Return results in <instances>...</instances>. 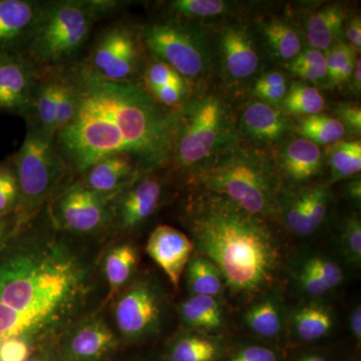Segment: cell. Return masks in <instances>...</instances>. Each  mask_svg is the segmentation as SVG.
I'll return each mask as SVG.
<instances>
[{
  "instance_id": "1",
  "label": "cell",
  "mask_w": 361,
  "mask_h": 361,
  "mask_svg": "<svg viewBox=\"0 0 361 361\" xmlns=\"http://www.w3.org/2000/svg\"><path fill=\"white\" fill-rule=\"evenodd\" d=\"M49 217L18 228L0 248V344L21 339L35 349L54 345L90 314L92 258Z\"/></svg>"
},
{
  "instance_id": "2",
  "label": "cell",
  "mask_w": 361,
  "mask_h": 361,
  "mask_svg": "<svg viewBox=\"0 0 361 361\" xmlns=\"http://www.w3.org/2000/svg\"><path fill=\"white\" fill-rule=\"evenodd\" d=\"M66 71L77 106L71 122L54 135V146L68 170L84 174L116 155L134 159L141 173L170 161L176 113L164 111L140 85L108 80L87 63Z\"/></svg>"
},
{
  "instance_id": "3",
  "label": "cell",
  "mask_w": 361,
  "mask_h": 361,
  "mask_svg": "<svg viewBox=\"0 0 361 361\" xmlns=\"http://www.w3.org/2000/svg\"><path fill=\"white\" fill-rule=\"evenodd\" d=\"M188 223L194 246L217 266L233 293L254 295L276 279L280 247L261 218L209 193L191 206Z\"/></svg>"
},
{
  "instance_id": "4",
  "label": "cell",
  "mask_w": 361,
  "mask_h": 361,
  "mask_svg": "<svg viewBox=\"0 0 361 361\" xmlns=\"http://www.w3.org/2000/svg\"><path fill=\"white\" fill-rule=\"evenodd\" d=\"M199 182L256 217L277 210V175L267 157L248 148L232 147L201 168Z\"/></svg>"
},
{
  "instance_id": "5",
  "label": "cell",
  "mask_w": 361,
  "mask_h": 361,
  "mask_svg": "<svg viewBox=\"0 0 361 361\" xmlns=\"http://www.w3.org/2000/svg\"><path fill=\"white\" fill-rule=\"evenodd\" d=\"M99 14L94 1L66 0L42 4L23 54L35 66H66L89 39Z\"/></svg>"
},
{
  "instance_id": "6",
  "label": "cell",
  "mask_w": 361,
  "mask_h": 361,
  "mask_svg": "<svg viewBox=\"0 0 361 361\" xmlns=\"http://www.w3.org/2000/svg\"><path fill=\"white\" fill-rule=\"evenodd\" d=\"M234 137L224 102L215 96L197 97L176 113L172 157L180 167L203 168L234 147Z\"/></svg>"
},
{
  "instance_id": "7",
  "label": "cell",
  "mask_w": 361,
  "mask_h": 361,
  "mask_svg": "<svg viewBox=\"0 0 361 361\" xmlns=\"http://www.w3.org/2000/svg\"><path fill=\"white\" fill-rule=\"evenodd\" d=\"M28 125L23 145L9 159L18 185L16 230L32 220L45 202L56 194L68 171L54 139L35 123Z\"/></svg>"
},
{
  "instance_id": "8",
  "label": "cell",
  "mask_w": 361,
  "mask_h": 361,
  "mask_svg": "<svg viewBox=\"0 0 361 361\" xmlns=\"http://www.w3.org/2000/svg\"><path fill=\"white\" fill-rule=\"evenodd\" d=\"M142 44L158 61L174 68L180 77L197 78L206 73L209 52L205 39L191 26L164 20L146 26Z\"/></svg>"
},
{
  "instance_id": "9",
  "label": "cell",
  "mask_w": 361,
  "mask_h": 361,
  "mask_svg": "<svg viewBox=\"0 0 361 361\" xmlns=\"http://www.w3.org/2000/svg\"><path fill=\"white\" fill-rule=\"evenodd\" d=\"M164 297L153 280L142 278L116 297L114 319L123 339L137 342L155 336L163 317Z\"/></svg>"
},
{
  "instance_id": "10",
  "label": "cell",
  "mask_w": 361,
  "mask_h": 361,
  "mask_svg": "<svg viewBox=\"0 0 361 361\" xmlns=\"http://www.w3.org/2000/svg\"><path fill=\"white\" fill-rule=\"evenodd\" d=\"M116 194L92 191L82 182L65 188L51 207L52 222L61 231L92 234L113 219V202Z\"/></svg>"
},
{
  "instance_id": "11",
  "label": "cell",
  "mask_w": 361,
  "mask_h": 361,
  "mask_svg": "<svg viewBox=\"0 0 361 361\" xmlns=\"http://www.w3.org/2000/svg\"><path fill=\"white\" fill-rule=\"evenodd\" d=\"M118 339L103 317L87 314L54 343L58 361H103L116 350Z\"/></svg>"
},
{
  "instance_id": "12",
  "label": "cell",
  "mask_w": 361,
  "mask_h": 361,
  "mask_svg": "<svg viewBox=\"0 0 361 361\" xmlns=\"http://www.w3.org/2000/svg\"><path fill=\"white\" fill-rule=\"evenodd\" d=\"M139 63V44L135 33L127 26L115 25L97 40L87 65L108 80L128 82L137 73Z\"/></svg>"
},
{
  "instance_id": "13",
  "label": "cell",
  "mask_w": 361,
  "mask_h": 361,
  "mask_svg": "<svg viewBox=\"0 0 361 361\" xmlns=\"http://www.w3.org/2000/svg\"><path fill=\"white\" fill-rule=\"evenodd\" d=\"M39 80L35 66L23 52L0 51V111L28 116Z\"/></svg>"
},
{
  "instance_id": "14",
  "label": "cell",
  "mask_w": 361,
  "mask_h": 361,
  "mask_svg": "<svg viewBox=\"0 0 361 361\" xmlns=\"http://www.w3.org/2000/svg\"><path fill=\"white\" fill-rule=\"evenodd\" d=\"M161 198V186L156 178H137L116 194L111 221L120 230L134 229L154 215Z\"/></svg>"
},
{
  "instance_id": "15",
  "label": "cell",
  "mask_w": 361,
  "mask_h": 361,
  "mask_svg": "<svg viewBox=\"0 0 361 361\" xmlns=\"http://www.w3.org/2000/svg\"><path fill=\"white\" fill-rule=\"evenodd\" d=\"M194 248L193 242L185 233L171 226L160 225L149 235L146 251L171 284L178 288Z\"/></svg>"
},
{
  "instance_id": "16",
  "label": "cell",
  "mask_w": 361,
  "mask_h": 361,
  "mask_svg": "<svg viewBox=\"0 0 361 361\" xmlns=\"http://www.w3.org/2000/svg\"><path fill=\"white\" fill-rule=\"evenodd\" d=\"M330 200L329 187L314 185L293 195L283 209L285 224L300 236L314 233L322 224Z\"/></svg>"
},
{
  "instance_id": "17",
  "label": "cell",
  "mask_w": 361,
  "mask_h": 361,
  "mask_svg": "<svg viewBox=\"0 0 361 361\" xmlns=\"http://www.w3.org/2000/svg\"><path fill=\"white\" fill-rule=\"evenodd\" d=\"M40 6L30 0H0V51L23 52Z\"/></svg>"
},
{
  "instance_id": "18",
  "label": "cell",
  "mask_w": 361,
  "mask_h": 361,
  "mask_svg": "<svg viewBox=\"0 0 361 361\" xmlns=\"http://www.w3.org/2000/svg\"><path fill=\"white\" fill-rule=\"evenodd\" d=\"M140 173L139 165L130 156H111L85 172L82 183L97 193L118 194L137 180Z\"/></svg>"
},
{
  "instance_id": "19",
  "label": "cell",
  "mask_w": 361,
  "mask_h": 361,
  "mask_svg": "<svg viewBox=\"0 0 361 361\" xmlns=\"http://www.w3.org/2000/svg\"><path fill=\"white\" fill-rule=\"evenodd\" d=\"M220 44L225 68L230 77L244 80L257 71V51L246 30L239 26L226 28Z\"/></svg>"
},
{
  "instance_id": "20",
  "label": "cell",
  "mask_w": 361,
  "mask_h": 361,
  "mask_svg": "<svg viewBox=\"0 0 361 361\" xmlns=\"http://www.w3.org/2000/svg\"><path fill=\"white\" fill-rule=\"evenodd\" d=\"M278 164L285 177L294 182H303L319 174L323 164L322 152L314 142L299 137L282 147Z\"/></svg>"
},
{
  "instance_id": "21",
  "label": "cell",
  "mask_w": 361,
  "mask_h": 361,
  "mask_svg": "<svg viewBox=\"0 0 361 361\" xmlns=\"http://www.w3.org/2000/svg\"><path fill=\"white\" fill-rule=\"evenodd\" d=\"M241 127L251 139L270 144L283 137L287 123L276 109L262 102H255L242 114Z\"/></svg>"
},
{
  "instance_id": "22",
  "label": "cell",
  "mask_w": 361,
  "mask_h": 361,
  "mask_svg": "<svg viewBox=\"0 0 361 361\" xmlns=\"http://www.w3.org/2000/svg\"><path fill=\"white\" fill-rule=\"evenodd\" d=\"M139 262L137 249L130 243L111 248L104 261V272L109 285L106 300L111 301L125 289Z\"/></svg>"
},
{
  "instance_id": "23",
  "label": "cell",
  "mask_w": 361,
  "mask_h": 361,
  "mask_svg": "<svg viewBox=\"0 0 361 361\" xmlns=\"http://www.w3.org/2000/svg\"><path fill=\"white\" fill-rule=\"evenodd\" d=\"M61 71L39 78L33 99L35 123L45 135L54 139L56 135V104H58ZM30 111V113H32ZM30 116V115H28Z\"/></svg>"
},
{
  "instance_id": "24",
  "label": "cell",
  "mask_w": 361,
  "mask_h": 361,
  "mask_svg": "<svg viewBox=\"0 0 361 361\" xmlns=\"http://www.w3.org/2000/svg\"><path fill=\"white\" fill-rule=\"evenodd\" d=\"M345 16L338 6H325L310 16L307 21V39L312 49L329 51L342 32Z\"/></svg>"
},
{
  "instance_id": "25",
  "label": "cell",
  "mask_w": 361,
  "mask_h": 361,
  "mask_svg": "<svg viewBox=\"0 0 361 361\" xmlns=\"http://www.w3.org/2000/svg\"><path fill=\"white\" fill-rule=\"evenodd\" d=\"M185 270L188 288L194 296L216 297L224 289L222 273L210 259L200 253L191 256Z\"/></svg>"
},
{
  "instance_id": "26",
  "label": "cell",
  "mask_w": 361,
  "mask_h": 361,
  "mask_svg": "<svg viewBox=\"0 0 361 361\" xmlns=\"http://www.w3.org/2000/svg\"><path fill=\"white\" fill-rule=\"evenodd\" d=\"M179 314L183 322L192 329H219L224 322L223 310L216 297L193 296L180 304Z\"/></svg>"
},
{
  "instance_id": "27",
  "label": "cell",
  "mask_w": 361,
  "mask_h": 361,
  "mask_svg": "<svg viewBox=\"0 0 361 361\" xmlns=\"http://www.w3.org/2000/svg\"><path fill=\"white\" fill-rule=\"evenodd\" d=\"M292 320L297 336L305 341H317L327 336L334 322L330 310L318 304L299 308Z\"/></svg>"
},
{
  "instance_id": "28",
  "label": "cell",
  "mask_w": 361,
  "mask_h": 361,
  "mask_svg": "<svg viewBox=\"0 0 361 361\" xmlns=\"http://www.w3.org/2000/svg\"><path fill=\"white\" fill-rule=\"evenodd\" d=\"M219 343L195 334L178 337L168 351V361H215L219 357Z\"/></svg>"
},
{
  "instance_id": "29",
  "label": "cell",
  "mask_w": 361,
  "mask_h": 361,
  "mask_svg": "<svg viewBox=\"0 0 361 361\" xmlns=\"http://www.w3.org/2000/svg\"><path fill=\"white\" fill-rule=\"evenodd\" d=\"M297 132L308 141L317 145H334L341 142L345 128L336 118L322 114L307 116L298 123Z\"/></svg>"
},
{
  "instance_id": "30",
  "label": "cell",
  "mask_w": 361,
  "mask_h": 361,
  "mask_svg": "<svg viewBox=\"0 0 361 361\" xmlns=\"http://www.w3.org/2000/svg\"><path fill=\"white\" fill-rule=\"evenodd\" d=\"M326 156L331 168L332 182L353 177L360 172V141L337 142L330 145Z\"/></svg>"
},
{
  "instance_id": "31",
  "label": "cell",
  "mask_w": 361,
  "mask_h": 361,
  "mask_svg": "<svg viewBox=\"0 0 361 361\" xmlns=\"http://www.w3.org/2000/svg\"><path fill=\"white\" fill-rule=\"evenodd\" d=\"M245 322L249 329L261 337L272 338L282 327L281 311L276 301L266 299L247 311Z\"/></svg>"
},
{
  "instance_id": "32",
  "label": "cell",
  "mask_w": 361,
  "mask_h": 361,
  "mask_svg": "<svg viewBox=\"0 0 361 361\" xmlns=\"http://www.w3.org/2000/svg\"><path fill=\"white\" fill-rule=\"evenodd\" d=\"M264 35L271 49L280 59H294L300 54L301 40L290 25L280 20H272L264 25Z\"/></svg>"
},
{
  "instance_id": "33",
  "label": "cell",
  "mask_w": 361,
  "mask_h": 361,
  "mask_svg": "<svg viewBox=\"0 0 361 361\" xmlns=\"http://www.w3.org/2000/svg\"><path fill=\"white\" fill-rule=\"evenodd\" d=\"M283 104L285 110L294 115H317L324 109V97L315 87L295 84L287 90Z\"/></svg>"
},
{
  "instance_id": "34",
  "label": "cell",
  "mask_w": 361,
  "mask_h": 361,
  "mask_svg": "<svg viewBox=\"0 0 361 361\" xmlns=\"http://www.w3.org/2000/svg\"><path fill=\"white\" fill-rule=\"evenodd\" d=\"M356 51L350 44L337 42L327 51V77L334 85H342L350 80L356 63Z\"/></svg>"
},
{
  "instance_id": "35",
  "label": "cell",
  "mask_w": 361,
  "mask_h": 361,
  "mask_svg": "<svg viewBox=\"0 0 361 361\" xmlns=\"http://www.w3.org/2000/svg\"><path fill=\"white\" fill-rule=\"evenodd\" d=\"M230 4L223 0H175L170 2L174 13L187 18H212L229 11Z\"/></svg>"
},
{
  "instance_id": "36",
  "label": "cell",
  "mask_w": 361,
  "mask_h": 361,
  "mask_svg": "<svg viewBox=\"0 0 361 361\" xmlns=\"http://www.w3.org/2000/svg\"><path fill=\"white\" fill-rule=\"evenodd\" d=\"M77 106L75 87L68 77V71H61L58 104H56V134L65 128L73 118Z\"/></svg>"
},
{
  "instance_id": "37",
  "label": "cell",
  "mask_w": 361,
  "mask_h": 361,
  "mask_svg": "<svg viewBox=\"0 0 361 361\" xmlns=\"http://www.w3.org/2000/svg\"><path fill=\"white\" fill-rule=\"evenodd\" d=\"M18 202V185L13 165L0 164V216L14 213Z\"/></svg>"
},
{
  "instance_id": "38",
  "label": "cell",
  "mask_w": 361,
  "mask_h": 361,
  "mask_svg": "<svg viewBox=\"0 0 361 361\" xmlns=\"http://www.w3.org/2000/svg\"><path fill=\"white\" fill-rule=\"evenodd\" d=\"M342 250L349 263L360 265L361 223L357 217L346 220L341 235Z\"/></svg>"
},
{
  "instance_id": "39",
  "label": "cell",
  "mask_w": 361,
  "mask_h": 361,
  "mask_svg": "<svg viewBox=\"0 0 361 361\" xmlns=\"http://www.w3.org/2000/svg\"><path fill=\"white\" fill-rule=\"evenodd\" d=\"M302 269L312 273L322 280L330 289L336 288L343 279L341 268L327 258L313 257L304 263Z\"/></svg>"
},
{
  "instance_id": "40",
  "label": "cell",
  "mask_w": 361,
  "mask_h": 361,
  "mask_svg": "<svg viewBox=\"0 0 361 361\" xmlns=\"http://www.w3.org/2000/svg\"><path fill=\"white\" fill-rule=\"evenodd\" d=\"M145 82L148 90L166 85H185L183 77L167 63L158 61L152 63L145 73Z\"/></svg>"
},
{
  "instance_id": "41",
  "label": "cell",
  "mask_w": 361,
  "mask_h": 361,
  "mask_svg": "<svg viewBox=\"0 0 361 361\" xmlns=\"http://www.w3.org/2000/svg\"><path fill=\"white\" fill-rule=\"evenodd\" d=\"M35 349L21 339H11L0 344V361H27Z\"/></svg>"
},
{
  "instance_id": "42",
  "label": "cell",
  "mask_w": 361,
  "mask_h": 361,
  "mask_svg": "<svg viewBox=\"0 0 361 361\" xmlns=\"http://www.w3.org/2000/svg\"><path fill=\"white\" fill-rule=\"evenodd\" d=\"M336 113L343 127H348L351 132L360 134L361 130L360 106L355 104L342 103L337 104Z\"/></svg>"
},
{
  "instance_id": "43",
  "label": "cell",
  "mask_w": 361,
  "mask_h": 361,
  "mask_svg": "<svg viewBox=\"0 0 361 361\" xmlns=\"http://www.w3.org/2000/svg\"><path fill=\"white\" fill-rule=\"evenodd\" d=\"M148 90L149 96L153 97L157 103L166 106H176L180 103L184 97L185 85H166Z\"/></svg>"
},
{
  "instance_id": "44",
  "label": "cell",
  "mask_w": 361,
  "mask_h": 361,
  "mask_svg": "<svg viewBox=\"0 0 361 361\" xmlns=\"http://www.w3.org/2000/svg\"><path fill=\"white\" fill-rule=\"evenodd\" d=\"M229 361H277V356L270 348L248 346L233 355Z\"/></svg>"
},
{
  "instance_id": "45",
  "label": "cell",
  "mask_w": 361,
  "mask_h": 361,
  "mask_svg": "<svg viewBox=\"0 0 361 361\" xmlns=\"http://www.w3.org/2000/svg\"><path fill=\"white\" fill-rule=\"evenodd\" d=\"M298 280L301 288L310 296H322L331 290L320 278L304 269H301L299 273Z\"/></svg>"
},
{
  "instance_id": "46",
  "label": "cell",
  "mask_w": 361,
  "mask_h": 361,
  "mask_svg": "<svg viewBox=\"0 0 361 361\" xmlns=\"http://www.w3.org/2000/svg\"><path fill=\"white\" fill-rule=\"evenodd\" d=\"M292 73L297 77L310 82H319L327 77L326 66H310L290 65Z\"/></svg>"
},
{
  "instance_id": "47",
  "label": "cell",
  "mask_w": 361,
  "mask_h": 361,
  "mask_svg": "<svg viewBox=\"0 0 361 361\" xmlns=\"http://www.w3.org/2000/svg\"><path fill=\"white\" fill-rule=\"evenodd\" d=\"M292 65L326 66V59L322 51L315 49H307L301 51L292 61Z\"/></svg>"
},
{
  "instance_id": "48",
  "label": "cell",
  "mask_w": 361,
  "mask_h": 361,
  "mask_svg": "<svg viewBox=\"0 0 361 361\" xmlns=\"http://www.w3.org/2000/svg\"><path fill=\"white\" fill-rule=\"evenodd\" d=\"M254 92L261 99L277 103V102L284 99L285 96H286L287 85L273 87H254Z\"/></svg>"
},
{
  "instance_id": "49",
  "label": "cell",
  "mask_w": 361,
  "mask_h": 361,
  "mask_svg": "<svg viewBox=\"0 0 361 361\" xmlns=\"http://www.w3.org/2000/svg\"><path fill=\"white\" fill-rule=\"evenodd\" d=\"M346 39L350 42L351 47L356 51H360L361 47V20L360 16L353 18L346 27Z\"/></svg>"
},
{
  "instance_id": "50",
  "label": "cell",
  "mask_w": 361,
  "mask_h": 361,
  "mask_svg": "<svg viewBox=\"0 0 361 361\" xmlns=\"http://www.w3.org/2000/svg\"><path fill=\"white\" fill-rule=\"evenodd\" d=\"M16 216L14 213L0 216V248L6 244L9 237L16 231Z\"/></svg>"
},
{
  "instance_id": "51",
  "label": "cell",
  "mask_w": 361,
  "mask_h": 361,
  "mask_svg": "<svg viewBox=\"0 0 361 361\" xmlns=\"http://www.w3.org/2000/svg\"><path fill=\"white\" fill-rule=\"evenodd\" d=\"M281 85H287L286 78L282 73L274 71V73H266L259 78L255 87H281Z\"/></svg>"
},
{
  "instance_id": "52",
  "label": "cell",
  "mask_w": 361,
  "mask_h": 361,
  "mask_svg": "<svg viewBox=\"0 0 361 361\" xmlns=\"http://www.w3.org/2000/svg\"><path fill=\"white\" fill-rule=\"evenodd\" d=\"M27 361H56L54 345H44L35 349Z\"/></svg>"
},
{
  "instance_id": "53",
  "label": "cell",
  "mask_w": 361,
  "mask_h": 361,
  "mask_svg": "<svg viewBox=\"0 0 361 361\" xmlns=\"http://www.w3.org/2000/svg\"><path fill=\"white\" fill-rule=\"evenodd\" d=\"M350 329L353 336L357 341L361 339V308L356 306L350 316Z\"/></svg>"
},
{
  "instance_id": "54",
  "label": "cell",
  "mask_w": 361,
  "mask_h": 361,
  "mask_svg": "<svg viewBox=\"0 0 361 361\" xmlns=\"http://www.w3.org/2000/svg\"><path fill=\"white\" fill-rule=\"evenodd\" d=\"M349 198L353 199L356 203H360L361 199V183L360 180H355V182L349 183L348 187Z\"/></svg>"
},
{
  "instance_id": "55",
  "label": "cell",
  "mask_w": 361,
  "mask_h": 361,
  "mask_svg": "<svg viewBox=\"0 0 361 361\" xmlns=\"http://www.w3.org/2000/svg\"><path fill=\"white\" fill-rule=\"evenodd\" d=\"M353 87L356 92H360L361 87V61L360 59H356L355 70H353Z\"/></svg>"
},
{
  "instance_id": "56",
  "label": "cell",
  "mask_w": 361,
  "mask_h": 361,
  "mask_svg": "<svg viewBox=\"0 0 361 361\" xmlns=\"http://www.w3.org/2000/svg\"><path fill=\"white\" fill-rule=\"evenodd\" d=\"M300 361H326L322 356L318 355H308L302 358Z\"/></svg>"
},
{
  "instance_id": "57",
  "label": "cell",
  "mask_w": 361,
  "mask_h": 361,
  "mask_svg": "<svg viewBox=\"0 0 361 361\" xmlns=\"http://www.w3.org/2000/svg\"><path fill=\"white\" fill-rule=\"evenodd\" d=\"M133 361H149V360H133Z\"/></svg>"
},
{
  "instance_id": "58",
  "label": "cell",
  "mask_w": 361,
  "mask_h": 361,
  "mask_svg": "<svg viewBox=\"0 0 361 361\" xmlns=\"http://www.w3.org/2000/svg\"><path fill=\"white\" fill-rule=\"evenodd\" d=\"M56 361H58V360H56Z\"/></svg>"
}]
</instances>
